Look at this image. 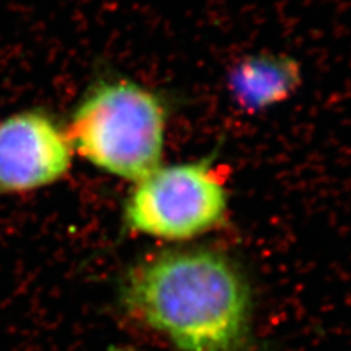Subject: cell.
<instances>
[{"instance_id": "obj_1", "label": "cell", "mask_w": 351, "mask_h": 351, "mask_svg": "<svg viewBox=\"0 0 351 351\" xmlns=\"http://www.w3.org/2000/svg\"><path fill=\"white\" fill-rule=\"evenodd\" d=\"M132 316L179 351H239L252 298L240 269L214 250H173L141 262L123 285Z\"/></svg>"}, {"instance_id": "obj_2", "label": "cell", "mask_w": 351, "mask_h": 351, "mask_svg": "<svg viewBox=\"0 0 351 351\" xmlns=\"http://www.w3.org/2000/svg\"><path fill=\"white\" fill-rule=\"evenodd\" d=\"M162 95L129 78L98 81L73 110V152L112 176L138 182L160 167L167 129Z\"/></svg>"}, {"instance_id": "obj_3", "label": "cell", "mask_w": 351, "mask_h": 351, "mask_svg": "<svg viewBox=\"0 0 351 351\" xmlns=\"http://www.w3.org/2000/svg\"><path fill=\"white\" fill-rule=\"evenodd\" d=\"M226 214V186L210 161L156 169L135 183L125 205L132 232L176 241L210 232Z\"/></svg>"}, {"instance_id": "obj_4", "label": "cell", "mask_w": 351, "mask_h": 351, "mask_svg": "<svg viewBox=\"0 0 351 351\" xmlns=\"http://www.w3.org/2000/svg\"><path fill=\"white\" fill-rule=\"evenodd\" d=\"M66 132L46 113L27 110L0 122V195L27 193L60 180L72 164Z\"/></svg>"}, {"instance_id": "obj_5", "label": "cell", "mask_w": 351, "mask_h": 351, "mask_svg": "<svg viewBox=\"0 0 351 351\" xmlns=\"http://www.w3.org/2000/svg\"><path fill=\"white\" fill-rule=\"evenodd\" d=\"M300 84V64L281 53L249 54L237 60L227 75L230 97L246 113H262L284 103Z\"/></svg>"}]
</instances>
